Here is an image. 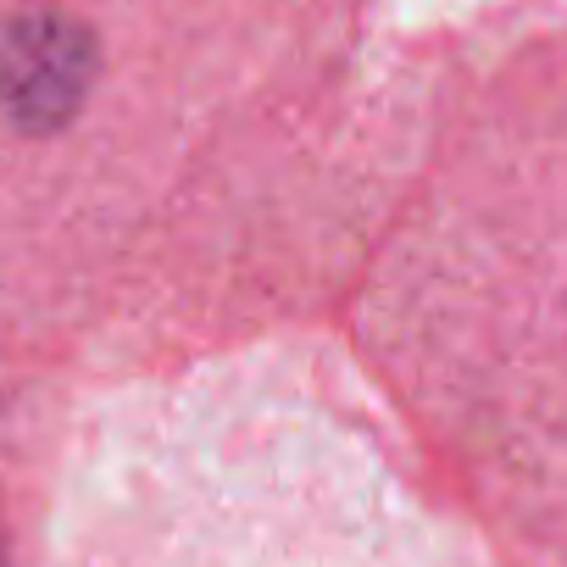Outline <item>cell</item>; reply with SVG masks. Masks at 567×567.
I'll return each mask as SVG.
<instances>
[{"instance_id": "cell-1", "label": "cell", "mask_w": 567, "mask_h": 567, "mask_svg": "<svg viewBox=\"0 0 567 567\" xmlns=\"http://www.w3.org/2000/svg\"><path fill=\"white\" fill-rule=\"evenodd\" d=\"M101 73V29L62 0H29L0 23V112L23 134L68 128L95 95Z\"/></svg>"}, {"instance_id": "cell-2", "label": "cell", "mask_w": 567, "mask_h": 567, "mask_svg": "<svg viewBox=\"0 0 567 567\" xmlns=\"http://www.w3.org/2000/svg\"><path fill=\"white\" fill-rule=\"evenodd\" d=\"M0 567H7V539H0Z\"/></svg>"}]
</instances>
